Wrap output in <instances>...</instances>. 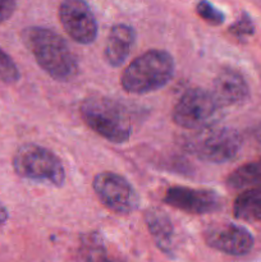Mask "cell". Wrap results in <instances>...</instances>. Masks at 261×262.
<instances>
[{"label":"cell","instance_id":"e0dca14e","mask_svg":"<svg viewBox=\"0 0 261 262\" xmlns=\"http://www.w3.org/2000/svg\"><path fill=\"white\" fill-rule=\"evenodd\" d=\"M20 73L17 64L0 48V81L7 84H13L19 81Z\"/></svg>","mask_w":261,"mask_h":262},{"label":"cell","instance_id":"5bb4252c","mask_svg":"<svg viewBox=\"0 0 261 262\" xmlns=\"http://www.w3.org/2000/svg\"><path fill=\"white\" fill-rule=\"evenodd\" d=\"M234 216L245 222H261V187L250 188L235 199Z\"/></svg>","mask_w":261,"mask_h":262},{"label":"cell","instance_id":"4fadbf2b","mask_svg":"<svg viewBox=\"0 0 261 262\" xmlns=\"http://www.w3.org/2000/svg\"><path fill=\"white\" fill-rule=\"evenodd\" d=\"M145 222L158 247L165 253L173 252L174 228L168 215L163 210L151 207L145 212Z\"/></svg>","mask_w":261,"mask_h":262},{"label":"cell","instance_id":"44dd1931","mask_svg":"<svg viewBox=\"0 0 261 262\" xmlns=\"http://www.w3.org/2000/svg\"><path fill=\"white\" fill-rule=\"evenodd\" d=\"M7 220H8V211L7 209H5L4 205L0 202V227H3V225L5 224Z\"/></svg>","mask_w":261,"mask_h":262},{"label":"cell","instance_id":"277c9868","mask_svg":"<svg viewBox=\"0 0 261 262\" xmlns=\"http://www.w3.org/2000/svg\"><path fill=\"white\" fill-rule=\"evenodd\" d=\"M13 168L17 176L28 181L60 187L66 181V170L60 159L49 148L36 143H25L13 156Z\"/></svg>","mask_w":261,"mask_h":262},{"label":"cell","instance_id":"7a4b0ae2","mask_svg":"<svg viewBox=\"0 0 261 262\" xmlns=\"http://www.w3.org/2000/svg\"><path fill=\"white\" fill-rule=\"evenodd\" d=\"M174 71L173 56L168 51L153 49L130 61L120 77V83L128 94L146 95L166 86Z\"/></svg>","mask_w":261,"mask_h":262},{"label":"cell","instance_id":"6da1fadb","mask_svg":"<svg viewBox=\"0 0 261 262\" xmlns=\"http://www.w3.org/2000/svg\"><path fill=\"white\" fill-rule=\"evenodd\" d=\"M22 41L36 63L55 81L68 82L78 74V61L68 43L55 31L46 27H27Z\"/></svg>","mask_w":261,"mask_h":262},{"label":"cell","instance_id":"3957f363","mask_svg":"<svg viewBox=\"0 0 261 262\" xmlns=\"http://www.w3.org/2000/svg\"><path fill=\"white\" fill-rule=\"evenodd\" d=\"M79 114L95 133L113 143H124L132 135L128 113L115 100L102 95H91L82 101Z\"/></svg>","mask_w":261,"mask_h":262},{"label":"cell","instance_id":"8992f818","mask_svg":"<svg viewBox=\"0 0 261 262\" xmlns=\"http://www.w3.org/2000/svg\"><path fill=\"white\" fill-rule=\"evenodd\" d=\"M222 104L212 91L191 89L184 92L173 109V122L184 129L200 130L212 127L222 117Z\"/></svg>","mask_w":261,"mask_h":262},{"label":"cell","instance_id":"5b68a950","mask_svg":"<svg viewBox=\"0 0 261 262\" xmlns=\"http://www.w3.org/2000/svg\"><path fill=\"white\" fill-rule=\"evenodd\" d=\"M187 151L197 159L211 164L233 160L242 147V137L233 128H204L189 136L184 142Z\"/></svg>","mask_w":261,"mask_h":262},{"label":"cell","instance_id":"30bf717a","mask_svg":"<svg viewBox=\"0 0 261 262\" xmlns=\"http://www.w3.org/2000/svg\"><path fill=\"white\" fill-rule=\"evenodd\" d=\"M204 237L207 246L227 255H247L253 247L252 234L246 228L233 223L210 225L205 230Z\"/></svg>","mask_w":261,"mask_h":262},{"label":"cell","instance_id":"ac0fdd59","mask_svg":"<svg viewBox=\"0 0 261 262\" xmlns=\"http://www.w3.org/2000/svg\"><path fill=\"white\" fill-rule=\"evenodd\" d=\"M196 12L200 15V18H202L205 22H207L211 26H220L225 20L224 13L217 9V8H215L207 0H201L197 4Z\"/></svg>","mask_w":261,"mask_h":262},{"label":"cell","instance_id":"ba28073f","mask_svg":"<svg viewBox=\"0 0 261 262\" xmlns=\"http://www.w3.org/2000/svg\"><path fill=\"white\" fill-rule=\"evenodd\" d=\"M59 19L67 35L82 45L92 43L97 37V20L84 0H63Z\"/></svg>","mask_w":261,"mask_h":262},{"label":"cell","instance_id":"7c38bea8","mask_svg":"<svg viewBox=\"0 0 261 262\" xmlns=\"http://www.w3.org/2000/svg\"><path fill=\"white\" fill-rule=\"evenodd\" d=\"M136 42V31L130 26L119 23L113 26L105 43V61L113 68L122 66L132 51Z\"/></svg>","mask_w":261,"mask_h":262},{"label":"cell","instance_id":"2e32d148","mask_svg":"<svg viewBox=\"0 0 261 262\" xmlns=\"http://www.w3.org/2000/svg\"><path fill=\"white\" fill-rule=\"evenodd\" d=\"M78 262H114L110 258L102 239L96 233H90L81 238V245L77 251Z\"/></svg>","mask_w":261,"mask_h":262},{"label":"cell","instance_id":"8fae6325","mask_svg":"<svg viewBox=\"0 0 261 262\" xmlns=\"http://www.w3.org/2000/svg\"><path fill=\"white\" fill-rule=\"evenodd\" d=\"M212 94L222 106H232L245 102L250 96V89L242 74L232 68H224L214 79Z\"/></svg>","mask_w":261,"mask_h":262},{"label":"cell","instance_id":"d6986e66","mask_svg":"<svg viewBox=\"0 0 261 262\" xmlns=\"http://www.w3.org/2000/svg\"><path fill=\"white\" fill-rule=\"evenodd\" d=\"M253 32H255V26H253L252 19L247 13H243L240 19L229 27V33H232L237 38L248 37Z\"/></svg>","mask_w":261,"mask_h":262},{"label":"cell","instance_id":"ffe728a7","mask_svg":"<svg viewBox=\"0 0 261 262\" xmlns=\"http://www.w3.org/2000/svg\"><path fill=\"white\" fill-rule=\"evenodd\" d=\"M18 0H0V25L9 19L17 8Z\"/></svg>","mask_w":261,"mask_h":262},{"label":"cell","instance_id":"52a82bcc","mask_svg":"<svg viewBox=\"0 0 261 262\" xmlns=\"http://www.w3.org/2000/svg\"><path fill=\"white\" fill-rule=\"evenodd\" d=\"M95 194L106 209L127 215L137 210L140 196L132 184L114 171H102L92 182Z\"/></svg>","mask_w":261,"mask_h":262},{"label":"cell","instance_id":"9c48e42d","mask_svg":"<svg viewBox=\"0 0 261 262\" xmlns=\"http://www.w3.org/2000/svg\"><path fill=\"white\" fill-rule=\"evenodd\" d=\"M164 204L177 210L194 215H206L223 206V199L212 189L176 186L169 188L163 197Z\"/></svg>","mask_w":261,"mask_h":262},{"label":"cell","instance_id":"9a60e30c","mask_svg":"<svg viewBox=\"0 0 261 262\" xmlns=\"http://www.w3.org/2000/svg\"><path fill=\"white\" fill-rule=\"evenodd\" d=\"M227 187L230 189L256 188L261 186V160L245 164L235 169L227 178Z\"/></svg>","mask_w":261,"mask_h":262}]
</instances>
